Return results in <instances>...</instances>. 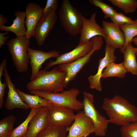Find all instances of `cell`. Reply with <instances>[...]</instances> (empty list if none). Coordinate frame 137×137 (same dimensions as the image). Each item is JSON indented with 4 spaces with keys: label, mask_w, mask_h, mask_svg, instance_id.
<instances>
[{
    "label": "cell",
    "mask_w": 137,
    "mask_h": 137,
    "mask_svg": "<svg viewBox=\"0 0 137 137\" xmlns=\"http://www.w3.org/2000/svg\"><path fill=\"white\" fill-rule=\"evenodd\" d=\"M27 52L30 58V63L31 68V80L36 79L38 76L41 65L47 60L51 58L58 57L60 54L59 52L51 50L45 52L42 51L33 49L29 46Z\"/></svg>",
    "instance_id": "12"
},
{
    "label": "cell",
    "mask_w": 137,
    "mask_h": 137,
    "mask_svg": "<svg viewBox=\"0 0 137 137\" xmlns=\"http://www.w3.org/2000/svg\"><path fill=\"white\" fill-rule=\"evenodd\" d=\"M133 42L135 44L137 45V37L134 38Z\"/></svg>",
    "instance_id": "36"
},
{
    "label": "cell",
    "mask_w": 137,
    "mask_h": 137,
    "mask_svg": "<svg viewBox=\"0 0 137 137\" xmlns=\"http://www.w3.org/2000/svg\"><path fill=\"white\" fill-rule=\"evenodd\" d=\"M120 131L121 137H137V121L122 127Z\"/></svg>",
    "instance_id": "29"
},
{
    "label": "cell",
    "mask_w": 137,
    "mask_h": 137,
    "mask_svg": "<svg viewBox=\"0 0 137 137\" xmlns=\"http://www.w3.org/2000/svg\"><path fill=\"white\" fill-rule=\"evenodd\" d=\"M89 2L92 4L101 9L104 14L105 18H110L117 12L112 7L101 0H89Z\"/></svg>",
    "instance_id": "28"
},
{
    "label": "cell",
    "mask_w": 137,
    "mask_h": 137,
    "mask_svg": "<svg viewBox=\"0 0 137 137\" xmlns=\"http://www.w3.org/2000/svg\"><path fill=\"white\" fill-rule=\"evenodd\" d=\"M16 90L23 101L30 109L47 106L51 103L46 99L38 95L26 93L18 89H16Z\"/></svg>",
    "instance_id": "21"
},
{
    "label": "cell",
    "mask_w": 137,
    "mask_h": 137,
    "mask_svg": "<svg viewBox=\"0 0 137 137\" xmlns=\"http://www.w3.org/2000/svg\"><path fill=\"white\" fill-rule=\"evenodd\" d=\"M30 44V40L24 36L12 38L7 44L12 60L18 73H24L28 70L30 58L27 49Z\"/></svg>",
    "instance_id": "4"
},
{
    "label": "cell",
    "mask_w": 137,
    "mask_h": 137,
    "mask_svg": "<svg viewBox=\"0 0 137 137\" xmlns=\"http://www.w3.org/2000/svg\"><path fill=\"white\" fill-rule=\"evenodd\" d=\"M50 126L47 107H41L30 121L27 132L24 137H37L40 133Z\"/></svg>",
    "instance_id": "15"
},
{
    "label": "cell",
    "mask_w": 137,
    "mask_h": 137,
    "mask_svg": "<svg viewBox=\"0 0 137 137\" xmlns=\"http://www.w3.org/2000/svg\"><path fill=\"white\" fill-rule=\"evenodd\" d=\"M93 46V43L91 39L86 42L79 43L75 49L60 55L55 60H50L46 64L44 69L47 70L53 66L70 63L83 57L91 51Z\"/></svg>",
    "instance_id": "9"
},
{
    "label": "cell",
    "mask_w": 137,
    "mask_h": 137,
    "mask_svg": "<svg viewBox=\"0 0 137 137\" xmlns=\"http://www.w3.org/2000/svg\"><path fill=\"white\" fill-rule=\"evenodd\" d=\"M110 19L112 22L119 26L126 24H133L135 22L134 20L125 16L122 12H117Z\"/></svg>",
    "instance_id": "30"
},
{
    "label": "cell",
    "mask_w": 137,
    "mask_h": 137,
    "mask_svg": "<svg viewBox=\"0 0 137 137\" xmlns=\"http://www.w3.org/2000/svg\"><path fill=\"white\" fill-rule=\"evenodd\" d=\"M124 60L123 62L127 71L137 76V48L134 47L130 43L126 45L123 53Z\"/></svg>",
    "instance_id": "20"
},
{
    "label": "cell",
    "mask_w": 137,
    "mask_h": 137,
    "mask_svg": "<svg viewBox=\"0 0 137 137\" xmlns=\"http://www.w3.org/2000/svg\"><path fill=\"white\" fill-rule=\"evenodd\" d=\"M102 28L106 35V43L115 49L122 48L125 43L124 34L120 26L112 22L103 21Z\"/></svg>",
    "instance_id": "16"
},
{
    "label": "cell",
    "mask_w": 137,
    "mask_h": 137,
    "mask_svg": "<svg viewBox=\"0 0 137 137\" xmlns=\"http://www.w3.org/2000/svg\"><path fill=\"white\" fill-rule=\"evenodd\" d=\"M116 49L109 45L106 44L104 57L100 59L98 71L94 75L89 76L88 80L89 83V87L92 89H95L99 91H102V87L100 81L102 74L104 68L109 63L114 62L117 58L114 54Z\"/></svg>",
    "instance_id": "11"
},
{
    "label": "cell",
    "mask_w": 137,
    "mask_h": 137,
    "mask_svg": "<svg viewBox=\"0 0 137 137\" xmlns=\"http://www.w3.org/2000/svg\"><path fill=\"white\" fill-rule=\"evenodd\" d=\"M114 6L117 7L126 14L134 12L137 9L136 0H109Z\"/></svg>",
    "instance_id": "26"
},
{
    "label": "cell",
    "mask_w": 137,
    "mask_h": 137,
    "mask_svg": "<svg viewBox=\"0 0 137 137\" xmlns=\"http://www.w3.org/2000/svg\"><path fill=\"white\" fill-rule=\"evenodd\" d=\"M103 37L101 36L95 37L91 39L93 46L91 51L85 56L72 62L59 64V70L66 74L64 81L65 87H66L69 82L75 79L77 74L84 66L90 60L91 57L96 51L100 50L103 43Z\"/></svg>",
    "instance_id": "7"
},
{
    "label": "cell",
    "mask_w": 137,
    "mask_h": 137,
    "mask_svg": "<svg viewBox=\"0 0 137 137\" xmlns=\"http://www.w3.org/2000/svg\"><path fill=\"white\" fill-rule=\"evenodd\" d=\"M8 34V32H5V33H0V48H1L2 46L5 44V43L10 37V36H5Z\"/></svg>",
    "instance_id": "33"
},
{
    "label": "cell",
    "mask_w": 137,
    "mask_h": 137,
    "mask_svg": "<svg viewBox=\"0 0 137 137\" xmlns=\"http://www.w3.org/2000/svg\"><path fill=\"white\" fill-rule=\"evenodd\" d=\"M93 123L83 111L75 114L74 121L69 127L68 134L66 137H87L94 133Z\"/></svg>",
    "instance_id": "10"
},
{
    "label": "cell",
    "mask_w": 137,
    "mask_h": 137,
    "mask_svg": "<svg viewBox=\"0 0 137 137\" xmlns=\"http://www.w3.org/2000/svg\"><path fill=\"white\" fill-rule=\"evenodd\" d=\"M14 15L16 17L13 20L12 25L9 26L5 25L0 26L1 30L5 32H11L14 33L17 37L26 36L27 29L25 25V11H17Z\"/></svg>",
    "instance_id": "19"
},
{
    "label": "cell",
    "mask_w": 137,
    "mask_h": 137,
    "mask_svg": "<svg viewBox=\"0 0 137 137\" xmlns=\"http://www.w3.org/2000/svg\"><path fill=\"white\" fill-rule=\"evenodd\" d=\"M43 9L39 5L34 3H30L27 5L25 10V25L27 29L25 36L29 40L33 37L35 28L41 19Z\"/></svg>",
    "instance_id": "18"
},
{
    "label": "cell",
    "mask_w": 137,
    "mask_h": 137,
    "mask_svg": "<svg viewBox=\"0 0 137 137\" xmlns=\"http://www.w3.org/2000/svg\"><path fill=\"white\" fill-rule=\"evenodd\" d=\"M58 5L57 0H47L45 8L43 9L41 19L45 18L52 12L56 11Z\"/></svg>",
    "instance_id": "31"
},
{
    "label": "cell",
    "mask_w": 137,
    "mask_h": 137,
    "mask_svg": "<svg viewBox=\"0 0 137 137\" xmlns=\"http://www.w3.org/2000/svg\"><path fill=\"white\" fill-rule=\"evenodd\" d=\"M57 18L56 11H53L39 21L35 28L33 35L39 45L41 46L43 44L48 34L53 28Z\"/></svg>",
    "instance_id": "17"
},
{
    "label": "cell",
    "mask_w": 137,
    "mask_h": 137,
    "mask_svg": "<svg viewBox=\"0 0 137 137\" xmlns=\"http://www.w3.org/2000/svg\"><path fill=\"white\" fill-rule=\"evenodd\" d=\"M102 108L110 123L122 127L137 121V108L122 97L116 95L104 98Z\"/></svg>",
    "instance_id": "1"
},
{
    "label": "cell",
    "mask_w": 137,
    "mask_h": 137,
    "mask_svg": "<svg viewBox=\"0 0 137 137\" xmlns=\"http://www.w3.org/2000/svg\"><path fill=\"white\" fill-rule=\"evenodd\" d=\"M16 119L15 116L10 115L0 121V136L9 135L14 129Z\"/></svg>",
    "instance_id": "27"
},
{
    "label": "cell",
    "mask_w": 137,
    "mask_h": 137,
    "mask_svg": "<svg viewBox=\"0 0 137 137\" xmlns=\"http://www.w3.org/2000/svg\"><path fill=\"white\" fill-rule=\"evenodd\" d=\"M127 72L123 62L119 63L112 62L108 64L104 70L101 78L117 77L123 78Z\"/></svg>",
    "instance_id": "22"
},
{
    "label": "cell",
    "mask_w": 137,
    "mask_h": 137,
    "mask_svg": "<svg viewBox=\"0 0 137 137\" xmlns=\"http://www.w3.org/2000/svg\"><path fill=\"white\" fill-rule=\"evenodd\" d=\"M40 108H31L30 112L25 120L13 129L8 137H24L27 132L30 121Z\"/></svg>",
    "instance_id": "23"
},
{
    "label": "cell",
    "mask_w": 137,
    "mask_h": 137,
    "mask_svg": "<svg viewBox=\"0 0 137 137\" xmlns=\"http://www.w3.org/2000/svg\"><path fill=\"white\" fill-rule=\"evenodd\" d=\"M7 61L6 59H3L0 65V78H1L4 73V69L5 65L7 64Z\"/></svg>",
    "instance_id": "34"
},
{
    "label": "cell",
    "mask_w": 137,
    "mask_h": 137,
    "mask_svg": "<svg viewBox=\"0 0 137 137\" xmlns=\"http://www.w3.org/2000/svg\"><path fill=\"white\" fill-rule=\"evenodd\" d=\"M4 75L8 89L7 98L4 104L5 108L9 110L15 109L29 110L30 108L21 98L17 91L15 84L10 79L7 64L4 68Z\"/></svg>",
    "instance_id": "13"
},
{
    "label": "cell",
    "mask_w": 137,
    "mask_h": 137,
    "mask_svg": "<svg viewBox=\"0 0 137 137\" xmlns=\"http://www.w3.org/2000/svg\"><path fill=\"white\" fill-rule=\"evenodd\" d=\"M7 22V18L3 15L0 14V26L4 25Z\"/></svg>",
    "instance_id": "35"
},
{
    "label": "cell",
    "mask_w": 137,
    "mask_h": 137,
    "mask_svg": "<svg viewBox=\"0 0 137 137\" xmlns=\"http://www.w3.org/2000/svg\"><path fill=\"white\" fill-rule=\"evenodd\" d=\"M83 111L94 125V133L97 136L103 137L106 134L109 120L100 114L94 104L93 95L85 91L83 93Z\"/></svg>",
    "instance_id": "6"
},
{
    "label": "cell",
    "mask_w": 137,
    "mask_h": 137,
    "mask_svg": "<svg viewBox=\"0 0 137 137\" xmlns=\"http://www.w3.org/2000/svg\"><path fill=\"white\" fill-rule=\"evenodd\" d=\"M31 94L38 95L54 104L67 108L74 110L79 111L83 109L82 101L77 97L80 93L79 90L72 88L60 92H46L39 91H31Z\"/></svg>",
    "instance_id": "3"
},
{
    "label": "cell",
    "mask_w": 137,
    "mask_h": 137,
    "mask_svg": "<svg viewBox=\"0 0 137 137\" xmlns=\"http://www.w3.org/2000/svg\"><path fill=\"white\" fill-rule=\"evenodd\" d=\"M133 24H126L121 26V30L124 33L125 38L124 45L123 48L120 49V52L123 53L126 45L128 43H131L134 37L137 36V19L134 20Z\"/></svg>",
    "instance_id": "24"
},
{
    "label": "cell",
    "mask_w": 137,
    "mask_h": 137,
    "mask_svg": "<svg viewBox=\"0 0 137 137\" xmlns=\"http://www.w3.org/2000/svg\"><path fill=\"white\" fill-rule=\"evenodd\" d=\"M65 73L60 71L58 66L50 71L40 70L37 77L27 83L26 88L29 91L61 92L65 88Z\"/></svg>",
    "instance_id": "2"
},
{
    "label": "cell",
    "mask_w": 137,
    "mask_h": 137,
    "mask_svg": "<svg viewBox=\"0 0 137 137\" xmlns=\"http://www.w3.org/2000/svg\"><path fill=\"white\" fill-rule=\"evenodd\" d=\"M7 84L5 81L2 83L1 78H0V108H2L4 103V97L5 93V88Z\"/></svg>",
    "instance_id": "32"
},
{
    "label": "cell",
    "mask_w": 137,
    "mask_h": 137,
    "mask_svg": "<svg viewBox=\"0 0 137 137\" xmlns=\"http://www.w3.org/2000/svg\"><path fill=\"white\" fill-rule=\"evenodd\" d=\"M96 12L93 13L89 19L83 16L79 43L88 42L98 36H101L105 39L106 38V35L103 28L96 22Z\"/></svg>",
    "instance_id": "14"
},
{
    "label": "cell",
    "mask_w": 137,
    "mask_h": 137,
    "mask_svg": "<svg viewBox=\"0 0 137 137\" xmlns=\"http://www.w3.org/2000/svg\"></svg>",
    "instance_id": "37"
},
{
    "label": "cell",
    "mask_w": 137,
    "mask_h": 137,
    "mask_svg": "<svg viewBox=\"0 0 137 137\" xmlns=\"http://www.w3.org/2000/svg\"><path fill=\"white\" fill-rule=\"evenodd\" d=\"M69 127L50 125L37 137H66Z\"/></svg>",
    "instance_id": "25"
},
{
    "label": "cell",
    "mask_w": 137,
    "mask_h": 137,
    "mask_svg": "<svg viewBox=\"0 0 137 137\" xmlns=\"http://www.w3.org/2000/svg\"><path fill=\"white\" fill-rule=\"evenodd\" d=\"M59 19L65 31L75 37L80 34L83 16L68 0H63L59 11Z\"/></svg>",
    "instance_id": "5"
},
{
    "label": "cell",
    "mask_w": 137,
    "mask_h": 137,
    "mask_svg": "<svg viewBox=\"0 0 137 137\" xmlns=\"http://www.w3.org/2000/svg\"><path fill=\"white\" fill-rule=\"evenodd\" d=\"M47 107L50 126L69 127L72 125L75 116L74 110L52 103Z\"/></svg>",
    "instance_id": "8"
}]
</instances>
